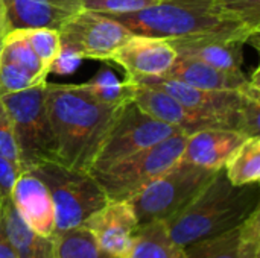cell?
<instances>
[{
    "mask_svg": "<svg viewBox=\"0 0 260 258\" xmlns=\"http://www.w3.org/2000/svg\"><path fill=\"white\" fill-rule=\"evenodd\" d=\"M44 102L56 143V161L90 172L98 152L126 105H105L79 85L47 84Z\"/></svg>",
    "mask_w": 260,
    "mask_h": 258,
    "instance_id": "1",
    "label": "cell"
},
{
    "mask_svg": "<svg viewBox=\"0 0 260 258\" xmlns=\"http://www.w3.org/2000/svg\"><path fill=\"white\" fill-rule=\"evenodd\" d=\"M131 33L165 40L227 36L250 43L259 32L247 27L216 0H157L154 5L123 15H110Z\"/></svg>",
    "mask_w": 260,
    "mask_h": 258,
    "instance_id": "2",
    "label": "cell"
},
{
    "mask_svg": "<svg viewBox=\"0 0 260 258\" xmlns=\"http://www.w3.org/2000/svg\"><path fill=\"white\" fill-rule=\"evenodd\" d=\"M260 208V186H233L219 169L203 190L166 222L172 240L186 248L190 243L238 228Z\"/></svg>",
    "mask_w": 260,
    "mask_h": 258,
    "instance_id": "3",
    "label": "cell"
},
{
    "mask_svg": "<svg viewBox=\"0 0 260 258\" xmlns=\"http://www.w3.org/2000/svg\"><path fill=\"white\" fill-rule=\"evenodd\" d=\"M29 172L46 184L52 196L56 234L81 227L88 216L108 202L102 187L90 172L72 169L58 161L41 163Z\"/></svg>",
    "mask_w": 260,
    "mask_h": 258,
    "instance_id": "4",
    "label": "cell"
},
{
    "mask_svg": "<svg viewBox=\"0 0 260 258\" xmlns=\"http://www.w3.org/2000/svg\"><path fill=\"white\" fill-rule=\"evenodd\" d=\"M186 140L187 134H174L104 170L90 173L96 178L108 201H129L151 181L181 160Z\"/></svg>",
    "mask_w": 260,
    "mask_h": 258,
    "instance_id": "5",
    "label": "cell"
},
{
    "mask_svg": "<svg viewBox=\"0 0 260 258\" xmlns=\"http://www.w3.org/2000/svg\"><path fill=\"white\" fill-rule=\"evenodd\" d=\"M216 172L180 160L128 201L139 225L171 220L203 190Z\"/></svg>",
    "mask_w": 260,
    "mask_h": 258,
    "instance_id": "6",
    "label": "cell"
},
{
    "mask_svg": "<svg viewBox=\"0 0 260 258\" xmlns=\"http://www.w3.org/2000/svg\"><path fill=\"white\" fill-rule=\"evenodd\" d=\"M44 87L46 84L0 97L12 122L23 172L46 161H56V143L46 109Z\"/></svg>",
    "mask_w": 260,
    "mask_h": 258,
    "instance_id": "7",
    "label": "cell"
},
{
    "mask_svg": "<svg viewBox=\"0 0 260 258\" xmlns=\"http://www.w3.org/2000/svg\"><path fill=\"white\" fill-rule=\"evenodd\" d=\"M178 132L183 131L152 119L142 111L134 100H131L122 108L119 117L107 134L90 172L104 170Z\"/></svg>",
    "mask_w": 260,
    "mask_h": 258,
    "instance_id": "8",
    "label": "cell"
},
{
    "mask_svg": "<svg viewBox=\"0 0 260 258\" xmlns=\"http://www.w3.org/2000/svg\"><path fill=\"white\" fill-rule=\"evenodd\" d=\"M61 44L84 59H111L113 53L133 35L116 18L82 9L58 29Z\"/></svg>",
    "mask_w": 260,
    "mask_h": 258,
    "instance_id": "9",
    "label": "cell"
},
{
    "mask_svg": "<svg viewBox=\"0 0 260 258\" xmlns=\"http://www.w3.org/2000/svg\"><path fill=\"white\" fill-rule=\"evenodd\" d=\"M134 85L133 100L142 111L158 122L178 128L187 135L213 128L235 129L233 122L227 117L192 109L157 87L142 82H134Z\"/></svg>",
    "mask_w": 260,
    "mask_h": 258,
    "instance_id": "10",
    "label": "cell"
},
{
    "mask_svg": "<svg viewBox=\"0 0 260 258\" xmlns=\"http://www.w3.org/2000/svg\"><path fill=\"white\" fill-rule=\"evenodd\" d=\"M177 59V52L169 40L133 33L111 56L120 65L126 79L143 81L163 78Z\"/></svg>",
    "mask_w": 260,
    "mask_h": 258,
    "instance_id": "11",
    "label": "cell"
},
{
    "mask_svg": "<svg viewBox=\"0 0 260 258\" xmlns=\"http://www.w3.org/2000/svg\"><path fill=\"white\" fill-rule=\"evenodd\" d=\"M87 228L98 246L111 258H128L139 228L128 201H108L81 225Z\"/></svg>",
    "mask_w": 260,
    "mask_h": 258,
    "instance_id": "12",
    "label": "cell"
},
{
    "mask_svg": "<svg viewBox=\"0 0 260 258\" xmlns=\"http://www.w3.org/2000/svg\"><path fill=\"white\" fill-rule=\"evenodd\" d=\"M14 207L30 230L44 237L53 239L56 234L55 207L46 184L32 172H23L17 178L11 195Z\"/></svg>",
    "mask_w": 260,
    "mask_h": 258,
    "instance_id": "13",
    "label": "cell"
},
{
    "mask_svg": "<svg viewBox=\"0 0 260 258\" xmlns=\"http://www.w3.org/2000/svg\"><path fill=\"white\" fill-rule=\"evenodd\" d=\"M187 258H260V208L238 228L184 248Z\"/></svg>",
    "mask_w": 260,
    "mask_h": 258,
    "instance_id": "14",
    "label": "cell"
},
{
    "mask_svg": "<svg viewBox=\"0 0 260 258\" xmlns=\"http://www.w3.org/2000/svg\"><path fill=\"white\" fill-rule=\"evenodd\" d=\"M142 84H148L157 87L183 105L206 113L227 117L233 122V128L236 131V114L241 105L244 103V93L242 90H209V88H197L186 85L178 81L165 79V78H154V79H143L137 81Z\"/></svg>",
    "mask_w": 260,
    "mask_h": 258,
    "instance_id": "15",
    "label": "cell"
},
{
    "mask_svg": "<svg viewBox=\"0 0 260 258\" xmlns=\"http://www.w3.org/2000/svg\"><path fill=\"white\" fill-rule=\"evenodd\" d=\"M177 56L193 59L224 71H242L244 40L227 36H198L169 40Z\"/></svg>",
    "mask_w": 260,
    "mask_h": 258,
    "instance_id": "16",
    "label": "cell"
},
{
    "mask_svg": "<svg viewBox=\"0 0 260 258\" xmlns=\"http://www.w3.org/2000/svg\"><path fill=\"white\" fill-rule=\"evenodd\" d=\"M11 29H59L70 17L84 9L82 0H5Z\"/></svg>",
    "mask_w": 260,
    "mask_h": 258,
    "instance_id": "17",
    "label": "cell"
},
{
    "mask_svg": "<svg viewBox=\"0 0 260 258\" xmlns=\"http://www.w3.org/2000/svg\"><path fill=\"white\" fill-rule=\"evenodd\" d=\"M245 138V135L235 129H203L187 135L181 160L206 169L219 170Z\"/></svg>",
    "mask_w": 260,
    "mask_h": 258,
    "instance_id": "18",
    "label": "cell"
},
{
    "mask_svg": "<svg viewBox=\"0 0 260 258\" xmlns=\"http://www.w3.org/2000/svg\"><path fill=\"white\" fill-rule=\"evenodd\" d=\"M163 78L209 90H242L248 82V76L244 71H224L181 56H177Z\"/></svg>",
    "mask_w": 260,
    "mask_h": 258,
    "instance_id": "19",
    "label": "cell"
},
{
    "mask_svg": "<svg viewBox=\"0 0 260 258\" xmlns=\"http://www.w3.org/2000/svg\"><path fill=\"white\" fill-rule=\"evenodd\" d=\"M128 258H187L184 248L177 245L163 220L139 225Z\"/></svg>",
    "mask_w": 260,
    "mask_h": 258,
    "instance_id": "20",
    "label": "cell"
},
{
    "mask_svg": "<svg viewBox=\"0 0 260 258\" xmlns=\"http://www.w3.org/2000/svg\"><path fill=\"white\" fill-rule=\"evenodd\" d=\"M0 224L5 236L18 258H32L44 243V237L35 234L14 207L11 198L0 202Z\"/></svg>",
    "mask_w": 260,
    "mask_h": 258,
    "instance_id": "21",
    "label": "cell"
},
{
    "mask_svg": "<svg viewBox=\"0 0 260 258\" xmlns=\"http://www.w3.org/2000/svg\"><path fill=\"white\" fill-rule=\"evenodd\" d=\"M224 173L233 186L260 181V137H247L224 164Z\"/></svg>",
    "mask_w": 260,
    "mask_h": 258,
    "instance_id": "22",
    "label": "cell"
},
{
    "mask_svg": "<svg viewBox=\"0 0 260 258\" xmlns=\"http://www.w3.org/2000/svg\"><path fill=\"white\" fill-rule=\"evenodd\" d=\"M84 91H87L93 99L105 105H125L133 100L134 97V82L129 79L119 81L114 71L110 68H102L98 75L84 82L78 84Z\"/></svg>",
    "mask_w": 260,
    "mask_h": 258,
    "instance_id": "23",
    "label": "cell"
},
{
    "mask_svg": "<svg viewBox=\"0 0 260 258\" xmlns=\"http://www.w3.org/2000/svg\"><path fill=\"white\" fill-rule=\"evenodd\" d=\"M52 258H111L96 243L93 234L76 227L52 239Z\"/></svg>",
    "mask_w": 260,
    "mask_h": 258,
    "instance_id": "24",
    "label": "cell"
},
{
    "mask_svg": "<svg viewBox=\"0 0 260 258\" xmlns=\"http://www.w3.org/2000/svg\"><path fill=\"white\" fill-rule=\"evenodd\" d=\"M11 30L29 44V47L41 61L44 70L49 73L50 64L62 49L59 32L49 27H15Z\"/></svg>",
    "mask_w": 260,
    "mask_h": 258,
    "instance_id": "25",
    "label": "cell"
},
{
    "mask_svg": "<svg viewBox=\"0 0 260 258\" xmlns=\"http://www.w3.org/2000/svg\"><path fill=\"white\" fill-rule=\"evenodd\" d=\"M0 56H3L5 59L14 62L20 68L26 70L37 81L47 82L46 79H47V75L49 73L44 70V67L41 64V61L38 59V56L29 47V44L23 38H20L18 35H15L12 30H9L8 35H6L5 46L2 49Z\"/></svg>",
    "mask_w": 260,
    "mask_h": 258,
    "instance_id": "26",
    "label": "cell"
},
{
    "mask_svg": "<svg viewBox=\"0 0 260 258\" xmlns=\"http://www.w3.org/2000/svg\"><path fill=\"white\" fill-rule=\"evenodd\" d=\"M46 82L37 81L26 70L20 68L14 62L0 56V97L43 85Z\"/></svg>",
    "mask_w": 260,
    "mask_h": 258,
    "instance_id": "27",
    "label": "cell"
},
{
    "mask_svg": "<svg viewBox=\"0 0 260 258\" xmlns=\"http://www.w3.org/2000/svg\"><path fill=\"white\" fill-rule=\"evenodd\" d=\"M155 2L157 0H82V6L87 11L105 15H123L142 11Z\"/></svg>",
    "mask_w": 260,
    "mask_h": 258,
    "instance_id": "28",
    "label": "cell"
},
{
    "mask_svg": "<svg viewBox=\"0 0 260 258\" xmlns=\"http://www.w3.org/2000/svg\"><path fill=\"white\" fill-rule=\"evenodd\" d=\"M222 9L238 18L247 27L260 29V0H216Z\"/></svg>",
    "mask_w": 260,
    "mask_h": 258,
    "instance_id": "29",
    "label": "cell"
},
{
    "mask_svg": "<svg viewBox=\"0 0 260 258\" xmlns=\"http://www.w3.org/2000/svg\"><path fill=\"white\" fill-rule=\"evenodd\" d=\"M0 157L9 160L11 163H14L15 166H18L21 169L12 122H11L9 113L6 109V106L3 105L2 99H0Z\"/></svg>",
    "mask_w": 260,
    "mask_h": 258,
    "instance_id": "30",
    "label": "cell"
},
{
    "mask_svg": "<svg viewBox=\"0 0 260 258\" xmlns=\"http://www.w3.org/2000/svg\"><path fill=\"white\" fill-rule=\"evenodd\" d=\"M84 58L76 53L73 49L62 46L61 52L58 53V56L53 59V62L49 67V75H58V76H66V75H73L81 65H82Z\"/></svg>",
    "mask_w": 260,
    "mask_h": 258,
    "instance_id": "31",
    "label": "cell"
},
{
    "mask_svg": "<svg viewBox=\"0 0 260 258\" xmlns=\"http://www.w3.org/2000/svg\"><path fill=\"white\" fill-rule=\"evenodd\" d=\"M21 169L18 166H15L14 163H11L9 160L0 157V202L5 201L6 198H9L11 190L17 181V178L20 176Z\"/></svg>",
    "mask_w": 260,
    "mask_h": 258,
    "instance_id": "32",
    "label": "cell"
},
{
    "mask_svg": "<svg viewBox=\"0 0 260 258\" xmlns=\"http://www.w3.org/2000/svg\"><path fill=\"white\" fill-rule=\"evenodd\" d=\"M11 30L9 21H8V14H6V5L5 0H0V53L5 46V40L8 32Z\"/></svg>",
    "mask_w": 260,
    "mask_h": 258,
    "instance_id": "33",
    "label": "cell"
},
{
    "mask_svg": "<svg viewBox=\"0 0 260 258\" xmlns=\"http://www.w3.org/2000/svg\"><path fill=\"white\" fill-rule=\"evenodd\" d=\"M0 258H18L17 254L14 252V249L11 248L6 236H5V231L2 228V224H0Z\"/></svg>",
    "mask_w": 260,
    "mask_h": 258,
    "instance_id": "34",
    "label": "cell"
},
{
    "mask_svg": "<svg viewBox=\"0 0 260 258\" xmlns=\"http://www.w3.org/2000/svg\"><path fill=\"white\" fill-rule=\"evenodd\" d=\"M32 258H52V239H46Z\"/></svg>",
    "mask_w": 260,
    "mask_h": 258,
    "instance_id": "35",
    "label": "cell"
}]
</instances>
